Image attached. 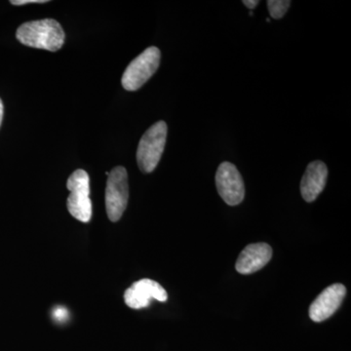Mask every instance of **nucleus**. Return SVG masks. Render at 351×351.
I'll use <instances>...</instances> for the list:
<instances>
[{
    "label": "nucleus",
    "instance_id": "1",
    "mask_svg": "<svg viewBox=\"0 0 351 351\" xmlns=\"http://www.w3.org/2000/svg\"><path fill=\"white\" fill-rule=\"evenodd\" d=\"M16 38L29 47L56 52L66 39L62 25L54 19L31 21L18 27Z\"/></svg>",
    "mask_w": 351,
    "mask_h": 351
},
{
    "label": "nucleus",
    "instance_id": "2",
    "mask_svg": "<svg viewBox=\"0 0 351 351\" xmlns=\"http://www.w3.org/2000/svg\"><path fill=\"white\" fill-rule=\"evenodd\" d=\"M167 131V124L161 120L143 135L137 149V162L142 172L152 173L158 165L165 149Z\"/></svg>",
    "mask_w": 351,
    "mask_h": 351
},
{
    "label": "nucleus",
    "instance_id": "3",
    "mask_svg": "<svg viewBox=\"0 0 351 351\" xmlns=\"http://www.w3.org/2000/svg\"><path fill=\"white\" fill-rule=\"evenodd\" d=\"M160 50L154 46L145 49L127 66L122 76V86L127 91H137L147 82L160 64Z\"/></svg>",
    "mask_w": 351,
    "mask_h": 351
},
{
    "label": "nucleus",
    "instance_id": "4",
    "mask_svg": "<svg viewBox=\"0 0 351 351\" xmlns=\"http://www.w3.org/2000/svg\"><path fill=\"white\" fill-rule=\"evenodd\" d=\"M66 188L71 191L66 201L69 214L82 223H89L92 218V202L89 197V175L86 171H75L69 176Z\"/></svg>",
    "mask_w": 351,
    "mask_h": 351
},
{
    "label": "nucleus",
    "instance_id": "5",
    "mask_svg": "<svg viewBox=\"0 0 351 351\" xmlns=\"http://www.w3.org/2000/svg\"><path fill=\"white\" fill-rule=\"evenodd\" d=\"M128 174L125 168H113L108 178L106 188V209L108 219L115 223L121 219L128 204Z\"/></svg>",
    "mask_w": 351,
    "mask_h": 351
},
{
    "label": "nucleus",
    "instance_id": "6",
    "mask_svg": "<svg viewBox=\"0 0 351 351\" xmlns=\"http://www.w3.org/2000/svg\"><path fill=\"white\" fill-rule=\"evenodd\" d=\"M216 186L219 196L230 206H237L244 199L243 179L234 164L223 162L216 174Z\"/></svg>",
    "mask_w": 351,
    "mask_h": 351
},
{
    "label": "nucleus",
    "instance_id": "7",
    "mask_svg": "<svg viewBox=\"0 0 351 351\" xmlns=\"http://www.w3.org/2000/svg\"><path fill=\"white\" fill-rule=\"evenodd\" d=\"M152 299L165 302L168 300V294L160 284L152 279L145 278L137 281L127 289L124 294L125 304L133 309L149 306Z\"/></svg>",
    "mask_w": 351,
    "mask_h": 351
},
{
    "label": "nucleus",
    "instance_id": "8",
    "mask_svg": "<svg viewBox=\"0 0 351 351\" xmlns=\"http://www.w3.org/2000/svg\"><path fill=\"white\" fill-rule=\"evenodd\" d=\"M346 288L343 284H332L323 291L309 307V317L314 322H322L331 317L343 304Z\"/></svg>",
    "mask_w": 351,
    "mask_h": 351
},
{
    "label": "nucleus",
    "instance_id": "9",
    "mask_svg": "<svg viewBox=\"0 0 351 351\" xmlns=\"http://www.w3.org/2000/svg\"><path fill=\"white\" fill-rule=\"evenodd\" d=\"M271 257L272 249L269 244H250L240 253L235 269L239 274H252L265 267Z\"/></svg>",
    "mask_w": 351,
    "mask_h": 351
},
{
    "label": "nucleus",
    "instance_id": "10",
    "mask_svg": "<svg viewBox=\"0 0 351 351\" xmlns=\"http://www.w3.org/2000/svg\"><path fill=\"white\" fill-rule=\"evenodd\" d=\"M328 168L322 161H313L307 165L300 186L302 198L306 202H313L319 196L326 186Z\"/></svg>",
    "mask_w": 351,
    "mask_h": 351
},
{
    "label": "nucleus",
    "instance_id": "11",
    "mask_svg": "<svg viewBox=\"0 0 351 351\" xmlns=\"http://www.w3.org/2000/svg\"><path fill=\"white\" fill-rule=\"evenodd\" d=\"M290 5V0H269L267 1L270 16L274 19H281L284 17Z\"/></svg>",
    "mask_w": 351,
    "mask_h": 351
},
{
    "label": "nucleus",
    "instance_id": "12",
    "mask_svg": "<svg viewBox=\"0 0 351 351\" xmlns=\"http://www.w3.org/2000/svg\"><path fill=\"white\" fill-rule=\"evenodd\" d=\"M10 2L13 5H25L29 3H47L48 0H12Z\"/></svg>",
    "mask_w": 351,
    "mask_h": 351
},
{
    "label": "nucleus",
    "instance_id": "13",
    "mask_svg": "<svg viewBox=\"0 0 351 351\" xmlns=\"http://www.w3.org/2000/svg\"><path fill=\"white\" fill-rule=\"evenodd\" d=\"M54 317L57 318V320L63 321L64 318L68 317V313H66V308H57L55 311Z\"/></svg>",
    "mask_w": 351,
    "mask_h": 351
},
{
    "label": "nucleus",
    "instance_id": "14",
    "mask_svg": "<svg viewBox=\"0 0 351 351\" xmlns=\"http://www.w3.org/2000/svg\"><path fill=\"white\" fill-rule=\"evenodd\" d=\"M260 3L258 0H244L243 4L247 8L254 9L258 6V4Z\"/></svg>",
    "mask_w": 351,
    "mask_h": 351
},
{
    "label": "nucleus",
    "instance_id": "15",
    "mask_svg": "<svg viewBox=\"0 0 351 351\" xmlns=\"http://www.w3.org/2000/svg\"><path fill=\"white\" fill-rule=\"evenodd\" d=\"M2 119H3V103L0 99V125H1Z\"/></svg>",
    "mask_w": 351,
    "mask_h": 351
}]
</instances>
